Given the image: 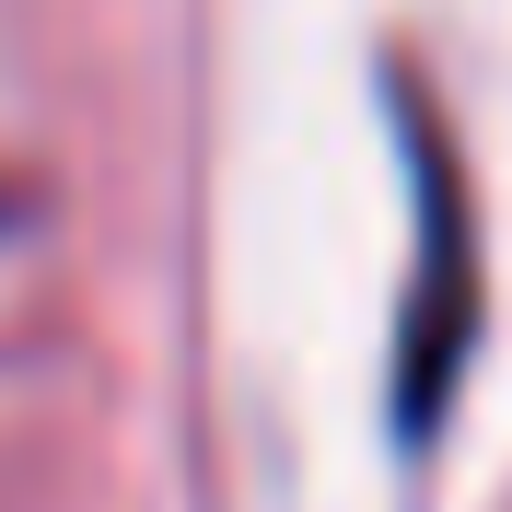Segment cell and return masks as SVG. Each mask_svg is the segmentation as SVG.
I'll list each match as a JSON object with an SVG mask.
<instances>
[{"label":"cell","mask_w":512,"mask_h":512,"mask_svg":"<svg viewBox=\"0 0 512 512\" xmlns=\"http://www.w3.org/2000/svg\"><path fill=\"white\" fill-rule=\"evenodd\" d=\"M408 163H419V291H408V326H396V431L431 443V419H443V384H454V361H466L478 303H466V268H454L466 198H454V163H443V140H431V117H419V94H408Z\"/></svg>","instance_id":"cell-1"}]
</instances>
